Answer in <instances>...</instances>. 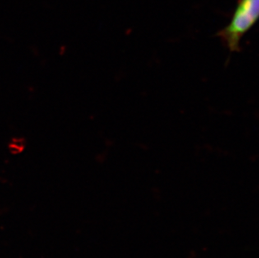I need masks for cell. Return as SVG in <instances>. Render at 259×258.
Returning a JSON list of instances; mask_svg holds the SVG:
<instances>
[{
	"instance_id": "obj_1",
	"label": "cell",
	"mask_w": 259,
	"mask_h": 258,
	"mask_svg": "<svg viewBox=\"0 0 259 258\" xmlns=\"http://www.w3.org/2000/svg\"><path fill=\"white\" fill-rule=\"evenodd\" d=\"M258 20L259 0H238L230 22L218 36L230 52H238L242 38Z\"/></svg>"
}]
</instances>
